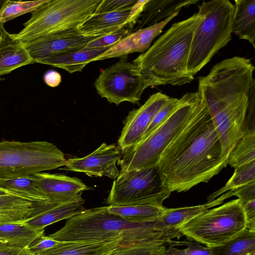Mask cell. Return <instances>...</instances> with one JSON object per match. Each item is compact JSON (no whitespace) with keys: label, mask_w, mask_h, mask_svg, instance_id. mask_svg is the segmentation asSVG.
I'll list each match as a JSON object with an SVG mask.
<instances>
[{"label":"cell","mask_w":255,"mask_h":255,"mask_svg":"<svg viewBox=\"0 0 255 255\" xmlns=\"http://www.w3.org/2000/svg\"><path fill=\"white\" fill-rule=\"evenodd\" d=\"M213 207L211 202L203 205L165 209L157 220L162 227L168 230L177 229L196 216Z\"/></svg>","instance_id":"484cf974"},{"label":"cell","mask_w":255,"mask_h":255,"mask_svg":"<svg viewBox=\"0 0 255 255\" xmlns=\"http://www.w3.org/2000/svg\"><path fill=\"white\" fill-rule=\"evenodd\" d=\"M0 39H1V36H0Z\"/></svg>","instance_id":"f6af8a7d"},{"label":"cell","mask_w":255,"mask_h":255,"mask_svg":"<svg viewBox=\"0 0 255 255\" xmlns=\"http://www.w3.org/2000/svg\"><path fill=\"white\" fill-rule=\"evenodd\" d=\"M44 229H38L23 222L0 224V242L28 247L37 238L44 234Z\"/></svg>","instance_id":"cb8c5ba5"},{"label":"cell","mask_w":255,"mask_h":255,"mask_svg":"<svg viewBox=\"0 0 255 255\" xmlns=\"http://www.w3.org/2000/svg\"><path fill=\"white\" fill-rule=\"evenodd\" d=\"M48 0L32 1H12L7 0L0 10V23L7 21L28 12H31Z\"/></svg>","instance_id":"4dcf8cb0"},{"label":"cell","mask_w":255,"mask_h":255,"mask_svg":"<svg viewBox=\"0 0 255 255\" xmlns=\"http://www.w3.org/2000/svg\"><path fill=\"white\" fill-rule=\"evenodd\" d=\"M233 196L238 197L241 205L255 200V181L228 191L227 193L223 194L218 199L222 203L226 199Z\"/></svg>","instance_id":"d590c367"},{"label":"cell","mask_w":255,"mask_h":255,"mask_svg":"<svg viewBox=\"0 0 255 255\" xmlns=\"http://www.w3.org/2000/svg\"><path fill=\"white\" fill-rule=\"evenodd\" d=\"M44 82L50 87H56L61 82V75L55 70H49L46 72L44 75Z\"/></svg>","instance_id":"60d3db41"},{"label":"cell","mask_w":255,"mask_h":255,"mask_svg":"<svg viewBox=\"0 0 255 255\" xmlns=\"http://www.w3.org/2000/svg\"><path fill=\"white\" fill-rule=\"evenodd\" d=\"M198 1L196 0H148L132 30L136 31L160 22L173 14L179 13L183 7Z\"/></svg>","instance_id":"d6986e66"},{"label":"cell","mask_w":255,"mask_h":255,"mask_svg":"<svg viewBox=\"0 0 255 255\" xmlns=\"http://www.w3.org/2000/svg\"><path fill=\"white\" fill-rule=\"evenodd\" d=\"M102 0H48L31 12L24 27L12 37L22 42L78 28L95 12Z\"/></svg>","instance_id":"8992f818"},{"label":"cell","mask_w":255,"mask_h":255,"mask_svg":"<svg viewBox=\"0 0 255 255\" xmlns=\"http://www.w3.org/2000/svg\"><path fill=\"white\" fill-rule=\"evenodd\" d=\"M136 1V0H102L94 13H106L118 10L131 6Z\"/></svg>","instance_id":"8d00e7d4"},{"label":"cell","mask_w":255,"mask_h":255,"mask_svg":"<svg viewBox=\"0 0 255 255\" xmlns=\"http://www.w3.org/2000/svg\"><path fill=\"white\" fill-rule=\"evenodd\" d=\"M246 218V228L255 232V200H253L241 205Z\"/></svg>","instance_id":"ab89813d"},{"label":"cell","mask_w":255,"mask_h":255,"mask_svg":"<svg viewBox=\"0 0 255 255\" xmlns=\"http://www.w3.org/2000/svg\"><path fill=\"white\" fill-rule=\"evenodd\" d=\"M177 12L153 25L138 29L122 38L108 50L94 58L92 62L115 57H128L129 54L144 52L153 40L162 31L164 26L176 17Z\"/></svg>","instance_id":"2e32d148"},{"label":"cell","mask_w":255,"mask_h":255,"mask_svg":"<svg viewBox=\"0 0 255 255\" xmlns=\"http://www.w3.org/2000/svg\"><path fill=\"white\" fill-rule=\"evenodd\" d=\"M130 30L124 28L118 32L104 35L90 42L84 48L98 49L112 46L130 33Z\"/></svg>","instance_id":"e575fe53"},{"label":"cell","mask_w":255,"mask_h":255,"mask_svg":"<svg viewBox=\"0 0 255 255\" xmlns=\"http://www.w3.org/2000/svg\"><path fill=\"white\" fill-rule=\"evenodd\" d=\"M208 109L200 96L192 116L157 165L163 188L185 192L207 183L228 165Z\"/></svg>","instance_id":"6da1fadb"},{"label":"cell","mask_w":255,"mask_h":255,"mask_svg":"<svg viewBox=\"0 0 255 255\" xmlns=\"http://www.w3.org/2000/svg\"><path fill=\"white\" fill-rule=\"evenodd\" d=\"M122 156L121 151L115 144L103 143L86 156L66 159L65 169L90 176H105L115 180L120 173L117 164Z\"/></svg>","instance_id":"5bb4252c"},{"label":"cell","mask_w":255,"mask_h":255,"mask_svg":"<svg viewBox=\"0 0 255 255\" xmlns=\"http://www.w3.org/2000/svg\"><path fill=\"white\" fill-rule=\"evenodd\" d=\"M7 0H0V10L6 2Z\"/></svg>","instance_id":"7bdbcfd3"},{"label":"cell","mask_w":255,"mask_h":255,"mask_svg":"<svg viewBox=\"0 0 255 255\" xmlns=\"http://www.w3.org/2000/svg\"><path fill=\"white\" fill-rule=\"evenodd\" d=\"M200 99L198 91L185 94L160 126L134 146L121 151L118 163L121 171L156 167L161 155L185 126Z\"/></svg>","instance_id":"5b68a950"},{"label":"cell","mask_w":255,"mask_h":255,"mask_svg":"<svg viewBox=\"0 0 255 255\" xmlns=\"http://www.w3.org/2000/svg\"><path fill=\"white\" fill-rule=\"evenodd\" d=\"M179 102V99L170 98L167 103L156 114L140 141L147 137L166 120L177 107Z\"/></svg>","instance_id":"836d02e7"},{"label":"cell","mask_w":255,"mask_h":255,"mask_svg":"<svg viewBox=\"0 0 255 255\" xmlns=\"http://www.w3.org/2000/svg\"><path fill=\"white\" fill-rule=\"evenodd\" d=\"M170 98L165 94L157 92L151 95L139 108L129 111L118 140L121 151L140 141L156 114Z\"/></svg>","instance_id":"4fadbf2b"},{"label":"cell","mask_w":255,"mask_h":255,"mask_svg":"<svg viewBox=\"0 0 255 255\" xmlns=\"http://www.w3.org/2000/svg\"><path fill=\"white\" fill-rule=\"evenodd\" d=\"M58 243L48 236H45L43 234L35 239L28 246V248L33 255H38L56 246Z\"/></svg>","instance_id":"74e56055"},{"label":"cell","mask_w":255,"mask_h":255,"mask_svg":"<svg viewBox=\"0 0 255 255\" xmlns=\"http://www.w3.org/2000/svg\"><path fill=\"white\" fill-rule=\"evenodd\" d=\"M211 248V255H252L255 253V232L245 229L223 244Z\"/></svg>","instance_id":"4316f807"},{"label":"cell","mask_w":255,"mask_h":255,"mask_svg":"<svg viewBox=\"0 0 255 255\" xmlns=\"http://www.w3.org/2000/svg\"><path fill=\"white\" fill-rule=\"evenodd\" d=\"M111 47L98 49L84 48L41 59L35 62L59 68L70 73L81 72L94 58L104 53Z\"/></svg>","instance_id":"44dd1931"},{"label":"cell","mask_w":255,"mask_h":255,"mask_svg":"<svg viewBox=\"0 0 255 255\" xmlns=\"http://www.w3.org/2000/svg\"><path fill=\"white\" fill-rule=\"evenodd\" d=\"M252 255H255V253H254Z\"/></svg>","instance_id":"ee69618b"},{"label":"cell","mask_w":255,"mask_h":255,"mask_svg":"<svg viewBox=\"0 0 255 255\" xmlns=\"http://www.w3.org/2000/svg\"><path fill=\"white\" fill-rule=\"evenodd\" d=\"M0 35V76L33 63L23 43L14 38L2 23Z\"/></svg>","instance_id":"ac0fdd59"},{"label":"cell","mask_w":255,"mask_h":255,"mask_svg":"<svg viewBox=\"0 0 255 255\" xmlns=\"http://www.w3.org/2000/svg\"><path fill=\"white\" fill-rule=\"evenodd\" d=\"M64 153L46 141H0V179L28 176L65 166Z\"/></svg>","instance_id":"52a82bcc"},{"label":"cell","mask_w":255,"mask_h":255,"mask_svg":"<svg viewBox=\"0 0 255 255\" xmlns=\"http://www.w3.org/2000/svg\"><path fill=\"white\" fill-rule=\"evenodd\" d=\"M171 192L163 188L156 167L120 171L107 198L109 206H163Z\"/></svg>","instance_id":"9c48e42d"},{"label":"cell","mask_w":255,"mask_h":255,"mask_svg":"<svg viewBox=\"0 0 255 255\" xmlns=\"http://www.w3.org/2000/svg\"><path fill=\"white\" fill-rule=\"evenodd\" d=\"M227 161L235 169L255 161V126L246 127L244 135L235 145Z\"/></svg>","instance_id":"83f0119b"},{"label":"cell","mask_w":255,"mask_h":255,"mask_svg":"<svg viewBox=\"0 0 255 255\" xmlns=\"http://www.w3.org/2000/svg\"><path fill=\"white\" fill-rule=\"evenodd\" d=\"M0 188L31 201L48 200L36 187L31 175L17 178L0 179Z\"/></svg>","instance_id":"f1b7e54d"},{"label":"cell","mask_w":255,"mask_h":255,"mask_svg":"<svg viewBox=\"0 0 255 255\" xmlns=\"http://www.w3.org/2000/svg\"><path fill=\"white\" fill-rule=\"evenodd\" d=\"M165 208L152 204L109 205L108 211L128 221L143 222L156 220L162 214Z\"/></svg>","instance_id":"d4e9b609"},{"label":"cell","mask_w":255,"mask_h":255,"mask_svg":"<svg viewBox=\"0 0 255 255\" xmlns=\"http://www.w3.org/2000/svg\"><path fill=\"white\" fill-rule=\"evenodd\" d=\"M203 18L199 13L174 23L133 61L147 87L181 86L194 79L187 70L193 33Z\"/></svg>","instance_id":"3957f363"},{"label":"cell","mask_w":255,"mask_h":255,"mask_svg":"<svg viewBox=\"0 0 255 255\" xmlns=\"http://www.w3.org/2000/svg\"><path fill=\"white\" fill-rule=\"evenodd\" d=\"M148 0L112 12L93 13L79 27L85 36L101 37L123 29H133Z\"/></svg>","instance_id":"8fae6325"},{"label":"cell","mask_w":255,"mask_h":255,"mask_svg":"<svg viewBox=\"0 0 255 255\" xmlns=\"http://www.w3.org/2000/svg\"><path fill=\"white\" fill-rule=\"evenodd\" d=\"M255 181V161L235 169L232 177L221 189L210 194L208 201H211L225 192Z\"/></svg>","instance_id":"f546056e"},{"label":"cell","mask_w":255,"mask_h":255,"mask_svg":"<svg viewBox=\"0 0 255 255\" xmlns=\"http://www.w3.org/2000/svg\"><path fill=\"white\" fill-rule=\"evenodd\" d=\"M122 240L93 242H59L38 255H108L119 246Z\"/></svg>","instance_id":"ffe728a7"},{"label":"cell","mask_w":255,"mask_h":255,"mask_svg":"<svg viewBox=\"0 0 255 255\" xmlns=\"http://www.w3.org/2000/svg\"><path fill=\"white\" fill-rule=\"evenodd\" d=\"M94 85L102 98L117 106L125 101L137 104L148 87L138 67L127 57L102 70Z\"/></svg>","instance_id":"30bf717a"},{"label":"cell","mask_w":255,"mask_h":255,"mask_svg":"<svg viewBox=\"0 0 255 255\" xmlns=\"http://www.w3.org/2000/svg\"><path fill=\"white\" fill-rule=\"evenodd\" d=\"M7 194H13V193H12L8 191L0 188V196L6 195Z\"/></svg>","instance_id":"b9f144b4"},{"label":"cell","mask_w":255,"mask_h":255,"mask_svg":"<svg viewBox=\"0 0 255 255\" xmlns=\"http://www.w3.org/2000/svg\"><path fill=\"white\" fill-rule=\"evenodd\" d=\"M232 32L255 48V0H235Z\"/></svg>","instance_id":"603a6c76"},{"label":"cell","mask_w":255,"mask_h":255,"mask_svg":"<svg viewBox=\"0 0 255 255\" xmlns=\"http://www.w3.org/2000/svg\"><path fill=\"white\" fill-rule=\"evenodd\" d=\"M46 201L33 202L14 194L0 196V224L23 222L45 211Z\"/></svg>","instance_id":"e0dca14e"},{"label":"cell","mask_w":255,"mask_h":255,"mask_svg":"<svg viewBox=\"0 0 255 255\" xmlns=\"http://www.w3.org/2000/svg\"><path fill=\"white\" fill-rule=\"evenodd\" d=\"M165 255H211V248L201 246L196 242L179 241L172 239L167 242Z\"/></svg>","instance_id":"d6a6232c"},{"label":"cell","mask_w":255,"mask_h":255,"mask_svg":"<svg viewBox=\"0 0 255 255\" xmlns=\"http://www.w3.org/2000/svg\"><path fill=\"white\" fill-rule=\"evenodd\" d=\"M0 255H33L28 247L0 242Z\"/></svg>","instance_id":"f35d334b"},{"label":"cell","mask_w":255,"mask_h":255,"mask_svg":"<svg viewBox=\"0 0 255 255\" xmlns=\"http://www.w3.org/2000/svg\"><path fill=\"white\" fill-rule=\"evenodd\" d=\"M198 12L203 18L193 33L187 62L193 77L232 39L234 6L228 0L203 1Z\"/></svg>","instance_id":"277c9868"},{"label":"cell","mask_w":255,"mask_h":255,"mask_svg":"<svg viewBox=\"0 0 255 255\" xmlns=\"http://www.w3.org/2000/svg\"><path fill=\"white\" fill-rule=\"evenodd\" d=\"M84 199L80 195L65 203L57 205L49 210L32 216L23 222L36 228L44 229L46 226L64 219H68L81 212Z\"/></svg>","instance_id":"7402d4cb"},{"label":"cell","mask_w":255,"mask_h":255,"mask_svg":"<svg viewBox=\"0 0 255 255\" xmlns=\"http://www.w3.org/2000/svg\"><path fill=\"white\" fill-rule=\"evenodd\" d=\"M31 176L36 187L48 201L53 203L68 202L89 189L81 180L76 177L43 172Z\"/></svg>","instance_id":"9a60e30c"},{"label":"cell","mask_w":255,"mask_h":255,"mask_svg":"<svg viewBox=\"0 0 255 255\" xmlns=\"http://www.w3.org/2000/svg\"><path fill=\"white\" fill-rule=\"evenodd\" d=\"M182 235L178 229H164L157 220L133 222L110 213L108 206L85 209L69 218L48 236L57 242L122 240V245L154 242L166 246Z\"/></svg>","instance_id":"7a4b0ae2"},{"label":"cell","mask_w":255,"mask_h":255,"mask_svg":"<svg viewBox=\"0 0 255 255\" xmlns=\"http://www.w3.org/2000/svg\"><path fill=\"white\" fill-rule=\"evenodd\" d=\"M99 37L85 36L77 28L23 43L34 63L41 59L84 48L90 42Z\"/></svg>","instance_id":"7c38bea8"},{"label":"cell","mask_w":255,"mask_h":255,"mask_svg":"<svg viewBox=\"0 0 255 255\" xmlns=\"http://www.w3.org/2000/svg\"><path fill=\"white\" fill-rule=\"evenodd\" d=\"M245 229L244 211L237 199L207 210L177 229L188 240L213 247L223 244Z\"/></svg>","instance_id":"ba28073f"},{"label":"cell","mask_w":255,"mask_h":255,"mask_svg":"<svg viewBox=\"0 0 255 255\" xmlns=\"http://www.w3.org/2000/svg\"><path fill=\"white\" fill-rule=\"evenodd\" d=\"M166 248L154 242L120 245L108 255H165Z\"/></svg>","instance_id":"1f68e13d"}]
</instances>
